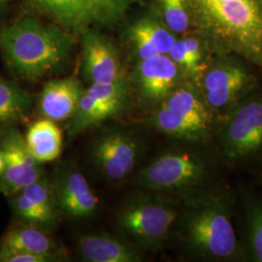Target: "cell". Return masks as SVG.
<instances>
[{"mask_svg":"<svg viewBox=\"0 0 262 262\" xmlns=\"http://www.w3.org/2000/svg\"><path fill=\"white\" fill-rule=\"evenodd\" d=\"M185 80L179 66L163 54L138 60L132 77L141 100L157 107Z\"/></svg>","mask_w":262,"mask_h":262,"instance_id":"obj_11","label":"cell"},{"mask_svg":"<svg viewBox=\"0 0 262 262\" xmlns=\"http://www.w3.org/2000/svg\"><path fill=\"white\" fill-rule=\"evenodd\" d=\"M215 170V159L208 151L170 150L141 169L136 184L144 190L159 193L190 194L210 186Z\"/></svg>","mask_w":262,"mask_h":262,"instance_id":"obj_4","label":"cell"},{"mask_svg":"<svg viewBox=\"0 0 262 262\" xmlns=\"http://www.w3.org/2000/svg\"><path fill=\"white\" fill-rule=\"evenodd\" d=\"M149 122L151 126L161 133L188 142L207 140L212 133V130L191 121L182 113L162 104L159 105L151 114Z\"/></svg>","mask_w":262,"mask_h":262,"instance_id":"obj_18","label":"cell"},{"mask_svg":"<svg viewBox=\"0 0 262 262\" xmlns=\"http://www.w3.org/2000/svg\"><path fill=\"white\" fill-rule=\"evenodd\" d=\"M31 6L67 31L82 32L94 26L122 19L140 0H29Z\"/></svg>","mask_w":262,"mask_h":262,"instance_id":"obj_6","label":"cell"},{"mask_svg":"<svg viewBox=\"0 0 262 262\" xmlns=\"http://www.w3.org/2000/svg\"><path fill=\"white\" fill-rule=\"evenodd\" d=\"M0 150L5 168L0 176V193L13 196L44 175L41 162L29 151L25 138L15 127L3 131Z\"/></svg>","mask_w":262,"mask_h":262,"instance_id":"obj_10","label":"cell"},{"mask_svg":"<svg viewBox=\"0 0 262 262\" xmlns=\"http://www.w3.org/2000/svg\"><path fill=\"white\" fill-rule=\"evenodd\" d=\"M225 119L219 139L226 159L241 161L262 155V94L245 97Z\"/></svg>","mask_w":262,"mask_h":262,"instance_id":"obj_8","label":"cell"},{"mask_svg":"<svg viewBox=\"0 0 262 262\" xmlns=\"http://www.w3.org/2000/svg\"><path fill=\"white\" fill-rule=\"evenodd\" d=\"M77 250L84 261L139 262L143 258L135 245L105 233L80 236Z\"/></svg>","mask_w":262,"mask_h":262,"instance_id":"obj_15","label":"cell"},{"mask_svg":"<svg viewBox=\"0 0 262 262\" xmlns=\"http://www.w3.org/2000/svg\"><path fill=\"white\" fill-rule=\"evenodd\" d=\"M234 205L229 190L212 185L188 195L178 216L183 241L192 257L204 261L241 260L233 225Z\"/></svg>","mask_w":262,"mask_h":262,"instance_id":"obj_2","label":"cell"},{"mask_svg":"<svg viewBox=\"0 0 262 262\" xmlns=\"http://www.w3.org/2000/svg\"><path fill=\"white\" fill-rule=\"evenodd\" d=\"M128 35L134 53L138 57V60L159 55V51L151 43L150 38L148 37V35L136 24V21L129 28Z\"/></svg>","mask_w":262,"mask_h":262,"instance_id":"obj_26","label":"cell"},{"mask_svg":"<svg viewBox=\"0 0 262 262\" xmlns=\"http://www.w3.org/2000/svg\"><path fill=\"white\" fill-rule=\"evenodd\" d=\"M179 213L178 204L159 192L139 191L123 203L117 224L137 246L156 251L167 241Z\"/></svg>","mask_w":262,"mask_h":262,"instance_id":"obj_5","label":"cell"},{"mask_svg":"<svg viewBox=\"0 0 262 262\" xmlns=\"http://www.w3.org/2000/svg\"><path fill=\"white\" fill-rule=\"evenodd\" d=\"M212 52L196 33H188L177 39L168 56L181 69L184 78L196 84L210 66Z\"/></svg>","mask_w":262,"mask_h":262,"instance_id":"obj_16","label":"cell"},{"mask_svg":"<svg viewBox=\"0 0 262 262\" xmlns=\"http://www.w3.org/2000/svg\"><path fill=\"white\" fill-rule=\"evenodd\" d=\"M1 247L26 251L28 253L59 258L56 242L37 226H23L11 229L3 238Z\"/></svg>","mask_w":262,"mask_h":262,"instance_id":"obj_21","label":"cell"},{"mask_svg":"<svg viewBox=\"0 0 262 262\" xmlns=\"http://www.w3.org/2000/svg\"><path fill=\"white\" fill-rule=\"evenodd\" d=\"M196 85L211 112H228L252 93L255 78L237 56H215Z\"/></svg>","mask_w":262,"mask_h":262,"instance_id":"obj_7","label":"cell"},{"mask_svg":"<svg viewBox=\"0 0 262 262\" xmlns=\"http://www.w3.org/2000/svg\"><path fill=\"white\" fill-rule=\"evenodd\" d=\"M56 261L55 258L28 253L26 251L0 247V262H50Z\"/></svg>","mask_w":262,"mask_h":262,"instance_id":"obj_27","label":"cell"},{"mask_svg":"<svg viewBox=\"0 0 262 262\" xmlns=\"http://www.w3.org/2000/svg\"><path fill=\"white\" fill-rule=\"evenodd\" d=\"M84 89L75 77L51 80L44 84L39 98V112L54 122L69 120L75 113Z\"/></svg>","mask_w":262,"mask_h":262,"instance_id":"obj_14","label":"cell"},{"mask_svg":"<svg viewBox=\"0 0 262 262\" xmlns=\"http://www.w3.org/2000/svg\"><path fill=\"white\" fill-rule=\"evenodd\" d=\"M73 45L69 31L32 18L0 27L1 55L14 73L28 81H37L60 70Z\"/></svg>","mask_w":262,"mask_h":262,"instance_id":"obj_3","label":"cell"},{"mask_svg":"<svg viewBox=\"0 0 262 262\" xmlns=\"http://www.w3.org/2000/svg\"><path fill=\"white\" fill-rule=\"evenodd\" d=\"M123 111L122 108L105 102L84 90L74 115L69 119L67 124L68 134L73 137L86 128L114 118Z\"/></svg>","mask_w":262,"mask_h":262,"instance_id":"obj_20","label":"cell"},{"mask_svg":"<svg viewBox=\"0 0 262 262\" xmlns=\"http://www.w3.org/2000/svg\"><path fill=\"white\" fill-rule=\"evenodd\" d=\"M20 192L28 197L41 211V213L46 217L49 225H52L56 222L59 209L51 181L48 180L45 174L32 184L28 185V187L23 188Z\"/></svg>","mask_w":262,"mask_h":262,"instance_id":"obj_24","label":"cell"},{"mask_svg":"<svg viewBox=\"0 0 262 262\" xmlns=\"http://www.w3.org/2000/svg\"><path fill=\"white\" fill-rule=\"evenodd\" d=\"M142 30L150 38L151 43L157 48L159 54L168 55L170 50L177 41V36L160 20L154 12L136 21Z\"/></svg>","mask_w":262,"mask_h":262,"instance_id":"obj_25","label":"cell"},{"mask_svg":"<svg viewBox=\"0 0 262 262\" xmlns=\"http://www.w3.org/2000/svg\"><path fill=\"white\" fill-rule=\"evenodd\" d=\"M143 152L140 138L128 131H107L94 141L92 158L106 178L120 182L136 168Z\"/></svg>","mask_w":262,"mask_h":262,"instance_id":"obj_9","label":"cell"},{"mask_svg":"<svg viewBox=\"0 0 262 262\" xmlns=\"http://www.w3.org/2000/svg\"><path fill=\"white\" fill-rule=\"evenodd\" d=\"M6 1H7V0H0V6H1V5H3Z\"/></svg>","mask_w":262,"mask_h":262,"instance_id":"obj_29","label":"cell"},{"mask_svg":"<svg viewBox=\"0 0 262 262\" xmlns=\"http://www.w3.org/2000/svg\"><path fill=\"white\" fill-rule=\"evenodd\" d=\"M59 211L72 219H86L94 215L98 198L84 174L74 165L57 169L51 181Z\"/></svg>","mask_w":262,"mask_h":262,"instance_id":"obj_12","label":"cell"},{"mask_svg":"<svg viewBox=\"0 0 262 262\" xmlns=\"http://www.w3.org/2000/svg\"><path fill=\"white\" fill-rule=\"evenodd\" d=\"M28 150L39 162L57 159L62 148V132L56 122L43 119L32 123L25 137Z\"/></svg>","mask_w":262,"mask_h":262,"instance_id":"obj_19","label":"cell"},{"mask_svg":"<svg viewBox=\"0 0 262 262\" xmlns=\"http://www.w3.org/2000/svg\"><path fill=\"white\" fill-rule=\"evenodd\" d=\"M155 13L176 35L192 32V23L185 0H155Z\"/></svg>","mask_w":262,"mask_h":262,"instance_id":"obj_23","label":"cell"},{"mask_svg":"<svg viewBox=\"0 0 262 262\" xmlns=\"http://www.w3.org/2000/svg\"><path fill=\"white\" fill-rule=\"evenodd\" d=\"M242 212L243 233L239 239L241 260L262 262V197L245 191Z\"/></svg>","mask_w":262,"mask_h":262,"instance_id":"obj_17","label":"cell"},{"mask_svg":"<svg viewBox=\"0 0 262 262\" xmlns=\"http://www.w3.org/2000/svg\"><path fill=\"white\" fill-rule=\"evenodd\" d=\"M32 105L30 94L0 77V132L23 121Z\"/></svg>","mask_w":262,"mask_h":262,"instance_id":"obj_22","label":"cell"},{"mask_svg":"<svg viewBox=\"0 0 262 262\" xmlns=\"http://www.w3.org/2000/svg\"><path fill=\"white\" fill-rule=\"evenodd\" d=\"M4 168H5V158L2 150H0V176L2 175Z\"/></svg>","mask_w":262,"mask_h":262,"instance_id":"obj_28","label":"cell"},{"mask_svg":"<svg viewBox=\"0 0 262 262\" xmlns=\"http://www.w3.org/2000/svg\"><path fill=\"white\" fill-rule=\"evenodd\" d=\"M83 68L91 84H109L125 79L116 48L100 33L88 30L82 40Z\"/></svg>","mask_w":262,"mask_h":262,"instance_id":"obj_13","label":"cell"},{"mask_svg":"<svg viewBox=\"0 0 262 262\" xmlns=\"http://www.w3.org/2000/svg\"><path fill=\"white\" fill-rule=\"evenodd\" d=\"M192 32L214 56H235L262 68V0H185Z\"/></svg>","mask_w":262,"mask_h":262,"instance_id":"obj_1","label":"cell"}]
</instances>
